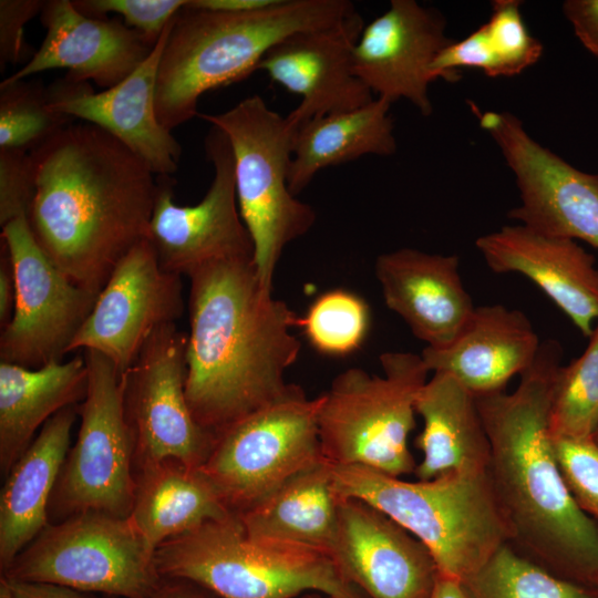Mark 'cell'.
<instances>
[{
  "mask_svg": "<svg viewBox=\"0 0 598 598\" xmlns=\"http://www.w3.org/2000/svg\"><path fill=\"white\" fill-rule=\"evenodd\" d=\"M32 235L75 285L100 293L120 260L148 237L157 179L104 130L73 122L30 152Z\"/></svg>",
  "mask_w": 598,
  "mask_h": 598,
  "instance_id": "cell-1",
  "label": "cell"
},
{
  "mask_svg": "<svg viewBox=\"0 0 598 598\" xmlns=\"http://www.w3.org/2000/svg\"><path fill=\"white\" fill-rule=\"evenodd\" d=\"M563 348L543 341L512 393L475 396L489 442L486 470L511 545L550 573L584 585L598 581V523L575 502L549 434Z\"/></svg>",
  "mask_w": 598,
  "mask_h": 598,
  "instance_id": "cell-2",
  "label": "cell"
},
{
  "mask_svg": "<svg viewBox=\"0 0 598 598\" xmlns=\"http://www.w3.org/2000/svg\"><path fill=\"white\" fill-rule=\"evenodd\" d=\"M188 278L186 398L216 437L286 391L300 317L261 285L252 258L213 261Z\"/></svg>",
  "mask_w": 598,
  "mask_h": 598,
  "instance_id": "cell-3",
  "label": "cell"
},
{
  "mask_svg": "<svg viewBox=\"0 0 598 598\" xmlns=\"http://www.w3.org/2000/svg\"><path fill=\"white\" fill-rule=\"evenodd\" d=\"M355 10L348 0H277L254 11L184 7L172 20L156 79L155 112L169 132L198 115L207 91L247 78L286 38L330 27Z\"/></svg>",
  "mask_w": 598,
  "mask_h": 598,
  "instance_id": "cell-4",
  "label": "cell"
},
{
  "mask_svg": "<svg viewBox=\"0 0 598 598\" xmlns=\"http://www.w3.org/2000/svg\"><path fill=\"white\" fill-rule=\"evenodd\" d=\"M332 478L339 497L370 504L417 538L441 576L464 582L509 540L486 472L409 482L365 466L332 465Z\"/></svg>",
  "mask_w": 598,
  "mask_h": 598,
  "instance_id": "cell-5",
  "label": "cell"
},
{
  "mask_svg": "<svg viewBox=\"0 0 598 598\" xmlns=\"http://www.w3.org/2000/svg\"><path fill=\"white\" fill-rule=\"evenodd\" d=\"M155 558L162 577L194 581L218 598H295L311 591L368 598L331 555L251 535L233 514L166 540Z\"/></svg>",
  "mask_w": 598,
  "mask_h": 598,
  "instance_id": "cell-6",
  "label": "cell"
},
{
  "mask_svg": "<svg viewBox=\"0 0 598 598\" xmlns=\"http://www.w3.org/2000/svg\"><path fill=\"white\" fill-rule=\"evenodd\" d=\"M380 363L382 375L349 368L319 395L321 452L332 465H360L401 477L416 466L408 442L430 370L421 354L409 351L384 352Z\"/></svg>",
  "mask_w": 598,
  "mask_h": 598,
  "instance_id": "cell-7",
  "label": "cell"
},
{
  "mask_svg": "<svg viewBox=\"0 0 598 598\" xmlns=\"http://www.w3.org/2000/svg\"><path fill=\"white\" fill-rule=\"evenodd\" d=\"M197 116L229 142L238 208L254 244V264L261 285L272 291L283 249L317 219L315 209L297 199L288 185L296 130L259 95L225 112Z\"/></svg>",
  "mask_w": 598,
  "mask_h": 598,
  "instance_id": "cell-8",
  "label": "cell"
},
{
  "mask_svg": "<svg viewBox=\"0 0 598 598\" xmlns=\"http://www.w3.org/2000/svg\"><path fill=\"white\" fill-rule=\"evenodd\" d=\"M156 550L130 518L84 512L47 527L1 575L110 598H148L162 580Z\"/></svg>",
  "mask_w": 598,
  "mask_h": 598,
  "instance_id": "cell-9",
  "label": "cell"
},
{
  "mask_svg": "<svg viewBox=\"0 0 598 598\" xmlns=\"http://www.w3.org/2000/svg\"><path fill=\"white\" fill-rule=\"evenodd\" d=\"M319 396L289 383L270 403L216 436L200 467L223 504L241 515L287 480L323 461L318 432Z\"/></svg>",
  "mask_w": 598,
  "mask_h": 598,
  "instance_id": "cell-10",
  "label": "cell"
},
{
  "mask_svg": "<svg viewBox=\"0 0 598 598\" xmlns=\"http://www.w3.org/2000/svg\"><path fill=\"white\" fill-rule=\"evenodd\" d=\"M87 389L75 443L70 447L49 515L62 520L84 512L127 518L135 495L134 443L125 416L124 377L109 358L84 351ZM58 520V522H59Z\"/></svg>",
  "mask_w": 598,
  "mask_h": 598,
  "instance_id": "cell-11",
  "label": "cell"
},
{
  "mask_svg": "<svg viewBox=\"0 0 598 598\" xmlns=\"http://www.w3.org/2000/svg\"><path fill=\"white\" fill-rule=\"evenodd\" d=\"M187 334L156 328L123 373L124 409L134 443V471L164 460L200 468L216 437L195 420L186 398Z\"/></svg>",
  "mask_w": 598,
  "mask_h": 598,
  "instance_id": "cell-12",
  "label": "cell"
},
{
  "mask_svg": "<svg viewBox=\"0 0 598 598\" xmlns=\"http://www.w3.org/2000/svg\"><path fill=\"white\" fill-rule=\"evenodd\" d=\"M2 228L16 276V305L1 330L0 362L38 369L61 361L91 313L97 292L71 281L43 252L27 216Z\"/></svg>",
  "mask_w": 598,
  "mask_h": 598,
  "instance_id": "cell-13",
  "label": "cell"
},
{
  "mask_svg": "<svg viewBox=\"0 0 598 598\" xmlns=\"http://www.w3.org/2000/svg\"><path fill=\"white\" fill-rule=\"evenodd\" d=\"M205 150L214 167V178L198 204L177 205L171 176L157 177L147 240L161 267L179 276L189 277L217 260L254 259V244L238 208L229 142L220 130L212 126Z\"/></svg>",
  "mask_w": 598,
  "mask_h": 598,
  "instance_id": "cell-14",
  "label": "cell"
},
{
  "mask_svg": "<svg viewBox=\"0 0 598 598\" xmlns=\"http://www.w3.org/2000/svg\"><path fill=\"white\" fill-rule=\"evenodd\" d=\"M516 177L520 205L509 217L539 233L598 249V175L577 169L542 146L508 112H476Z\"/></svg>",
  "mask_w": 598,
  "mask_h": 598,
  "instance_id": "cell-15",
  "label": "cell"
},
{
  "mask_svg": "<svg viewBox=\"0 0 598 598\" xmlns=\"http://www.w3.org/2000/svg\"><path fill=\"white\" fill-rule=\"evenodd\" d=\"M182 276L164 270L147 239L115 266L69 352L93 350L124 373L150 334L185 308Z\"/></svg>",
  "mask_w": 598,
  "mask_h": 598,
  "instance_id": "cell-16",
  "label": "cell"
},
{
  "mask_svg": "<svg viewBox=\"0 0 598 598\" xmlns=\"http://www.w3.org/2000/svg\"><path fill=\"white\" fill-rule=\"evenodd\" d=\"M333 560L368 598H430L439 569L430 550L370 504L341 497Z\"/></svg>",
  "mask_w": 598,
  "mask_h": 598,
  "instance_id": "cell-17",
  "label": "cell"
},
{
  "mask_svg": "<svg viewBox=\"0 0 598 598\" xmlns=\"http://www.w3.org/2000/svg\"><path fill=\"white\" fill-rule=\"evenodd\" d=\"M364 27L354 11L341 21L292 34L262 58L258 70L301 97L286 117L297 131L328 114L361 107L375 97L353 72L352 52Z\"/></svg>",
  "mask_w": 598,
  "mask_h": 598,
  "instance_id": "cell-18",
  "label": "cell"
},
{
  "mask_svg": "<svg viewBox=\"0 0 598 598\" xmlns=\"http://www.w3.org/2000/svg\"><path fill=\"white\" fill-rule=\"evenodd\" d=\"M172 21L146 60L118 84L95 92L89 82L65 76L48 87L55 111L104 130L157 176L174 174L182 155L179 143L159 123L155 112L158 63Z\"/></svg>",
  "mask_w": 598,
  "mask_h": 598,
  "instance_id": "cell-19",
  "label": "cell"
},
{
  "mask_svg": "<svg viewBox=\"0 0 598 598\" xmlns=\"http://www.w3.org/2000/svg\"><path fill=\"white\" fill-rule=\"evenodd\" d=\"M444 29V19L433 9L414 0H392L363 27L352 52L353 72L377 97L390 103L406 99L429 115L430 69L453 41Z\"/></svg>",
  "mask_w": 598,
  "mask_h": 598,
  "instance_id": "cell-20",
  "label": "cell"
},
{
  "mask_svg": "<svg viewBox=\"0 0 598 598\" xmlns=\"http://www.w3.org/2000/svg\"><path fill=\"white\" fill-rule=\"evenodd\" d=\"M47 32L40 48L1 84H11L52 69L66 78L110 89L138 68L152 45L117 19H95L79 12L71 0L44 1L40 13Z\"/></svg>",
  "mask_w": 598,
  "mask_h": 598,
  "instance_id": "cell-21",
  "label": "cell"
},
{
  "mask_svg": "<svg viewBox=\"0 0 598 598\" xmlns=\"http://www.w3.org/2000/svg\"><path fill=\"white\" fill-rule=\"evenodd\" d=\"M475 245L493 272L526 276L585 337L591 334L598 321V268L576 240L519 224L483 235Z\"/></svg>",
  "mask_w": 598,
  "mask_h": 598,
  "instance_id": "cell-22",
  "label": "cell"
},
{
  "mask_svg": "<svg viewBox=\"0 0 598 598\" xmlns=\"http://www.w3.org/2000/svg\"><path fill=\"white\" fill-rule=\"evenodd\" d=\"M455 255L401 248L378 256L374 265L386 307L430 348L450 344L475 306Z\"/></svg>",
  "mask_w": 598,
  "mask_h": 598,
  "instance_id": "cell-23",
  "label": "cell"
},
{
  "mask_svg": "<svg viewBox=\"0 0 598 598\" xmlns=\"http://www.w3.org/2000/svg\"><path fill=\"white\" fill-rule=\"evenodd\" d=\"M542 342L526 315L502 305L475 307L472 316L443 348L425 347L427 369L455 378L473 395L505 391L535 360Z\"/></svg>",
  "mask_w": 598,
  "mask_h": 598,
  "instance_id": "cell-24",
  "label": "cell"
},
{
  "mask_svg": "<svg viewBox=\"0 0 598 598\" xmlns=\"http://www.w3.org/2000/svg\"><path fill=\"white\" fill-rule=\"evenodd\" d=\"M78 415V405L53 415L6 476L0 494L1 574L50 523V502Z\"/></svg>",
  "mask_w": 598,
  "mask_h": 598,
  "instance_id": "cell-25",
  "label": "cell"
},
{
  "mask_svg": "<svg viewBox=\"0 0 598 598\" xmlns=\"http://www.w3.org/2000/svg\"><path fill=\"white\" fill-rule=\"evenodd\" d=\"M415 411L423 420L414 441L422 453L413 473L417 480L486 472L489 442L476 398L455 378L434 372L417 394Z\"/></svg>",
  "mask_w": 598,
  "mask_h": 598,
  "instance_id": "cell-26",
  "label": "cell"
},
{
  "mask_svg": "<svg viewBox=\"0 0 598 598\" xmlns=\"http://www.w3.org/2000/svg\"><path fill=\"white\" fill-rule=\"evenodd\" d=\"M86 389L84 355L38 369L0 362V471L4 477L37 430L61 410L83 401Z\"/></svg>",
  "mask_w": 598,
  "mask_h": 598,
  "instance_id": "cell-27",
  "label": "cell"
},
{
  "mask_svg": "<svg viewBox=\"0 0 598 598\" xmlns=\"http://www.w3.org/2000/svg\"><path fill=\"white\" fill-rule=\"evenodd\" d=\"M228 515L200 468L164 460L135 471V495L128 518L155 550L168 539Z\"/></svg>",
  "mask_w": 598,
  "mask_h": 598,
  "instance_id": "cell-28",
  "label": "cell"
},
{
  "mask_svg": "<svg viewBox=\"0 0 598 598\" xmlns=\"http://www.w3.org/2000/svg\"><path fill=\"white\" fill-rule=\"evenodd\" d=\"M391 103L375 97L347 112L313 118L296 131L288 185L297 196L323 168L364 155L390 156L396 151Z\"/></svg>",
  "mask_w": 598,
  "mask_h": 598,
  "instance_id": "cell-29",
  "label": "cell"
},
{
  "mask_svg": "<svg viewBox=\"0 0 598 598\" xmlns=\"http://www.w3.org/2000/svg\"><path fill=\"white\" fill-rule=\"evenodd\" d=\"M339 495L326 460L293 475L238 515L247 533L305 545L331 555L337 537Z\"/></svg>",
  "mask_w": 598,
  "mask_h": 598,
  "instance_id": "cell-30",
  "label": "cell"
},
{
  "mask_svg": "<svg viewBox=\"0 0 598 598\" xmlns=\"http://www.w3.org/2000/svg\"><path fill=\"white\" fill-rule=\"evenodd\" d=\"M520 2L496 0L489 20L460 41H452L431 65L433 80H456L458 68H476L488 76H513L536 63L543 45L527 30Z\"/></svg>",
  "mask_w": 598,
  "mask_h": 598,
  "instance_id": "cell-31",
  "label": "cell"
},
{
  "mask_svg": "<svg viewBox=\"0 0 598 598\" xmlns=\"http://www.w3.org/2000/svg\"><path fill=\"white\" fill-rule=\"evenodd\" d=\"M471 598H598V587L559 577L504 544L467 580Z\"/></svg>",
  "mask_w": 598,
  "mask_h": 598,
  "instance_id": "cell-32",
  "label": "cell"
},
{
  "mask_svg": "<svg viewBox=\"0 0 598 598\" xmlns=\"http://www.w3.org/2000/svg\"><path fill=\"white\" fill-rule=\"evenodd\" d=\"M580 357L563 365L554 390L551 437H591L598 427V321Z\"/></svg>",
  "mask_w": 598,
  "mask_h": 598,
  "instance_id": "cell-33",
  "label": "cell"
},
{
  "mask_svg": "<svg viewBox=\"0 0 598 598\" xmlns=\"http://www.w3.org/2000/svg\"><path fill=\"white\" fill-rule=\"evenodd\" d=\"M72 121L51 106L41 83L21 80L0 85V150L30 153Z\"/></svg>",
  "mask_w": 598,
  "mask_h": 598,
  "instance_id": "cell-34",
  "label": "cell"
},
{
  "mask_svg": "<svg viewBox=\"0 0 598 598\" xmlns=\"http://www.w3.org/2000/svg\"><path fill=\"white\" fill-rule=\"evenodd\" d=\"M369 326L370 312L365 301L343 289L319 296L299 319V327L310 344L328 355H346L358 350Z\"/></svg>",
  "mask_w": 598,
  "mask_h": 598,
  "instance_id": "cell-35",
  "label": "cell"
},
{
  "mask_svg": "<svg viewBox=\"0 0 598 598\" xmlns=\"http://www.w3.org/2000/svg\"><path fill=\"white\" fill-rule=\"evenodd\" d=\"M555 456L577 505L598 523V444L592 437H551Z\"/></svg>",
  "mask_w": 598,
  "mask_h": 598,
  "instance_id": "cell-36",
  "label": "cell"
},
{
  "mask_svg": "<svg viewBox=\"0 0 598 598\" xmlns=\"http://www.w3.org/2000/svg\"><path fill=\"white\" fill-rule=\"evenodd\" d=\"M186 0H74V8L82 14L106 19V13H117L126 27L141 33L155 45L167 24L184 7Z\"/></svg>",
  "mask_w": 598,
  "mask_h": 598,
  "instance_id": "cell-37",
  "label": "cell"
},
{
  "mask_svg": "<svg viewBox=\"0 0 598 598\" xmlns=\"http://www.w3.org/2000/svg\"><path fill=\"white\" fill-rule=\"evenodd\" d=\"M35 193L30 153L0 150V225L28 216Z\"/></svg>",
  "mask_w": 598,
  "mask_h": 598,
  "instance_id": "cell-38",
  "label": "cell"
},
{
  "mask_svg": "<svg viewBox=\"0 0 598 598\" xmlns=\"http://www.w3.org/2000/svg\"><path fill=\"white\" fill-rule=\"evenodd\" d=\"M41 0L0 1V68L17 64L30 53L24 39L25 24L41 13Z\"/></svg>",
  "mask_w": 598,
  "mask_h": 598,
  "instance_id": "cell-39",
  "label": "cell"
},
{
  "mask_svg": "<svg viewBox=\"0 0 598 598\" xmlns=\"http://www.w3.org/2000/svg\"><path fill=\"white\" fill-rule=\"evenodd\" d=\"M563 10L580 43L598 59V0H567Z\"/></svg>",
  "mask_w": 598,
  "mask_h": 598,
  "instance_id": "cell-40",
  "label": "cell"
},
{
  "mask_svg": "<svg viewBox=\"0 0 598 598\" xmlns=\"http://www.w3.org/2000/svg\"><path fill=\"white\" fill-rule=\"evenodd\" d=\"M0 598H99L63 586L0 576Z\"/></svg>",
  "mask_w": 598,
  "mask_h": 598,
  "instance_id": "cell-41",
  "label": "cell"
},
{
  "mask_svg": "<svg viewBox=\"0 0 598 598\" xmlns=\"http://www.w3.org/2000/svg\"><path fill=\"white\" fill-rule=\"evenodd\" d=\"M16 276L11 257L6 244L1 240L0 250V327L1 330L12 318L16 305Z\"/></svg>",
  "mask_w": 598,
  "mask_h": 598,
  "instance_id": "cell-42",
  "label": "cell"
},
{
  "mask_svg": "<svg viewBox=\"0 0 598 598\" xmlns=\"http://www.w3.org/2000/svg\"><path fill=\"white\" fill-rule=\"evenodd\" d=\"M148 598H218L207 588L183 578L163 577Z\"/></svg>",
  "mask_w": 598,
  "mask_h": 598,
  "instance_id": "cell-43",
  "label": "cell"
},
{
  "mask_svg": "<svg viewBox=\"0 0 598 598\" xmlns=\"http://www.w3.org/2000/svg\"><path fill=\"white\" fill-rule=\"evenodd\" d=\"M276 1L277 0H186L185 7L220 12H246L267 8Z\"/></svg>",
  "mask_w": 598,
  "mask_h": 598,
  "instance_id": "cell-44",
  "label": "cell"
},
{
  "mask_svg": "<svg viewBox=\"0 0 598 598\" xmlns=\"http://www.w3.org/2000/svg\"><path fill=\"white\" fill-rule=\"evenodd\" d=\"M430 598H471L460 580L439 575Z\"/></svg>",
  "mask_w": 598,
  "mask_h": 598,
  "instance_id": "cell-45",
  "label": "cell"
},
{
  "mask_svg": "<svg viewBox=\"0 0 598 598\" xmlns=\"http://www.w3.org/2000/svg\"><path fill=\"white\" fill-rule=\"evenodd\" d=\"M301 598H333V597H330L321 592L311 591V592L305 594Z\"/></svg>",
  "mask_w": 598,
  "mask_h": 598,
  "instance_id": "cell-46",
  "label": "cell"
},
{
  "mask_svg": "<svg viewBox=\"0 0 598 598\" xmlns=\"http://www.w3.org/2000/svg\"><path fill=\"white\" fill-rule=\"evenodd\" d=\"M591 437H592L594 441L598 444V427H597V430L595 431V433L592 434Z\"/></svg>",
  "mask_w": 598,
  "mask_h": 598,
  "instance_id": "cell-47",
  "label": "cell"
},
{
  "mask_svg": "<svg viewBox=\"0 0 598 598\" xmlns=\"http://www.w3.org/2000/svg\"><path fill=\"white\" fill-rule=\"evenodd\" d=\"M596 586L598 587V581H597V585H596Z\"/></svg>",
  "mask_w": 598,
  "mask_h": 598,
  "instance_id": "cell-48",
  "label": "cell"
},
{
  "mask_svg": "<svg viewBox=\"0 0 598 598\" xmlns=\"http://www.w3.org/2000/svg\"><path fill=\"white\" fill-rule=\"evenodd\" d=\"M105 598H110V597H105Z\"/></svg>",
  "mask_w": 598,
  "mask_h": 598,
  "instance_id": "cell-49",
  "label": "cell"
}]
</instances>
